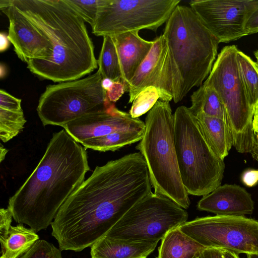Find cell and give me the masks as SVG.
<instances>
[{"label":"cell","mask_w":258,"mask_h":258,"mask_svg":"<svg viewBox=\"0 0 258 258\" xmlns=\"http://www.w3.org/2000/svg\"><path fill=\"white\" fill-rule=\"evenodd\" d=\"M151 187L146 162L139 152L96 166L51 224L59 249L80 251L91 246L151 192Z\"/></svg>","instance_id":"obj_1"},{"label":"cell","mask_w":258,"mask_h":258,"mask_svg":"<svg viewBox=\"0 0 258 258\" xmlns=\"http://www.w3.org/2000/svg\"><path fill=\"white\" fill-rule=\"evenodd\" d=\"M90 170L86 149L64 129L54 133L35 169L9 199L13 219L36 232L46 229Z\"/></svg>","instance_id":"obj_2"},{"label":"cell","mask_w":258,"mask_h":258,"mask_svg":"<svg viewBox=\"0 0 258 258\" xmlns=\"http://www.w3.org/2000/svg\"><path fill=\"white\" fill-rule=\"evenodd\" d=\"M52 46L47 60L27 62L31 73L54 82L80 79L98 68L94 46L83 19L64 0H11Z\"/></svg>","instance_id":"obj_3"},{"label":"cell","mask_w":258,"mask_h":258,"mask_svg":"<svg viewBox=\"0 0 258 258\" xmlns=\"http://www.w3.org/2000/svg\"><path fill=\"white\" fill-rule=\"evenodd\" d=\"M166 38L181 80V100L210 73L220 43L190 7L178 5L166 22Z\"/></svg>","instance_id":"obj_4"},{"label":"cell","mask_w":258,"mask_h":258,"mask_svg":"<svg viewBox=\"0 0 258 258\" xmlns=\"http://www.w3.org/2000/svg\"><path fill=\"white\" fill-rule=\"evenodd\" d=\"M136 149L144 157L154 193L187 209L190 202L180 177L174 144V115L169 102L159 100L145 118Z\"/></svg>","instance_id":"obj_5"},{"label":"cell","mask_w":258,"mask_h":258,"mask_svg":"<svg viewBox=\"0 0 258 258\" xmlns=\"http://www.w3.org/2000/svg\"><path fill=\"white\" fill-rule=\"evenodd\" d=\"M174 144L182 184L190 195L205 196L221 183L225 164L201 132L188 107L173 114Z\"/></svg>","instance_id":"obj_6"},{"label":"cell","mask_w":258,"mask_h":258,"mask_svg":"<svg viewBox=\"0 0 258 258\" xmlns=\"http://www.w3.org/2000/svg\"><path fill=\"white\" fill-rule=\"evenodd\" d=\"M235 45L224 47L218 55L204 84L212 87L223 102L232 145L240 153H250L254 135L253 110L240 74Z\"/></svg>","instance_id":"obj_7"},{"label":"cell","mask_w":258,"mask_h":258,"mask_svg":"<svg viewBox=\"0 0 258 258\" xmlns=\"http://www.w3.org/2000/svg\"><path fill=\"white\" fill-rule=\"evenodd\" d=\"M99 70L81 79L46 87L39 99L37 111L44 126L64 125L105 110L112 102L102 86Z\"/></svg>","instance_id":"obj_8"},{"label":"cell","mask_w":258,"mask_h":258,"mask_svg":"<svg viewBox=\"0 0 258 258\" xmlns=\"http://www.w3.org/2000/svg\"><path fill=\"white\" fill-rule=\"evenodd\" d=\"M187 219L185 209L152 191L132 207L105 235L131 241H159Z\"/></svg>","instance_id":"obj_9"},{"label":"cell","mask_w":258,"mask_h":258,"mask_svg":"<svg viewBox=\"0 0 258 258\" xmlns=\"http://www.w3.org/2000/svg\"><path fill=\"white\" fill-rule=\"evenodd\" d=\"M180 0H105L99 10L92 33L115 35L147 29L156 32L166 23Z\"/></svg>","instance_id":"obj_10"},{"label":"cell","mask_w":258,"mask_h":258,"mask_svg":"<svg viewBox=\"0 0 258 258\" xmlns=\"http://www.w3.org/2000/svg\"><path fill=\"white\" fill-rule=\"evenodd\" d=\"M179 228L206 248L227 250L237 254L258 253V221L244 216L197 218Z\"/></svg>","instance_id":"obj_11"},{"label":"cell","mask_w":258,"mask_h":258,"mask_svg":"<svg viewBox=\"0 0 258 258\" xmlns=\"http://www.w3.org/2000/svg\"><path fill=\"white\" fill-rule=\"evenodd\" d=\"M154 86L160 99L175 103L180 101L181 80L167 41L162 34L154 40L149 54L131 80L127 91L128 103L133 102L144 88Z\"/></svg>","instance_id":"obj_12"},{"label":"cell","mask_w":258,"mask_h":258,"mask_svg":"<svg viewBox=\"0 0 258 258\" xmlns=\"http://www.w3.org/2000/svg\"><path fill=\"white\" fill-rule=\"evenodd\" d=\"M189 5L220 43H228L247 35L245 24L258 0H194Z\"/></svg>","instance_id":"obj_13"},{"label":"cell","mask_w":258,"mask_h":258,"mask_svg":"<svg viewBox=\"0 0 258 258\" xmlns=\"http://www.w3.org/2000/svg\"><path fill=\"white\" fill-rule=\"evenodd\" d=\"M0 9L9 19L8 37L21 60L27 63L32 59L47 60L51 57L50 42L11 0H1Z\"/></svg>","instance_id":"obj_14"},{"label":"cell","mask_w":258,"mask_h":258,"mask_svg":"<svg viewBox=\"0 0 258 258\" xmlns=\"http://www.w3.org/2000/svg\"><path fill=\"white\" fill-rule=\"evenodd\" d=\"M63 129L77 142L83 143L119 131H145V123L111 103L105 110L68 123Z\"/></svg>","instance_id":"obj_15"},{"label":"cell","mask_w":258,"mask_h":258,"mask_svg":"<svg viewBox=\"0 0 258 258\" xmlns=\"http://www.w3.org/2000/svg\"><path fill=\"white\" fill-rule=\"evenodd\" d=\"M198 209L219 216H244L254 210L251 195L235 184L220 185L198 202Z\"/></svg>","instance_id":"obj_16"},{"label":"cell","mask_w":258,"mask_h":258,"mask_svg":"<svg viewBox=\"0 0 258 258\" xmlns=\"http://www.w3.org/2000/svg\"><path fill=\"white\" fill-rule=\"evenodd\" d=\"M114 41L121 73V82L127 91L129 83L151 49L154 40H146L139 31L111 36Z\"/></svg>","instance_id":"obj_17"},{"label":"cell","mask_w":258,"mask_h":258,"mask_svg":"<svg viewBox=\"0 0 258 258\" xmlns=\"http://www.w3.org/2000/svg\"><path fill=\"white\" fill-rule=\"evenodd\" d=\"M159 241H131L104 235L91 246L92 258H147Z\"/></svg>","instance_id":"obj_18"},{"label":"cell","mask_w":258,"mask_h":258,"mask_svg":"<svg viewBox=\"0 0 258 258\" xmlns=\"http://www.w3.org/2000/svg\"><path fill=\"white\" fill-rule=\"evenodd\" d=\"M195 116L203 136L214 152L224 160L233 146L231 133L226 121L202 112Z\"/></svg>","instance_id":"obj_19"},{"label":"cell","mask_w":258,"mask_h":258,"mask_svg":"<svg viewBox=\"0 0 258 258\" xmlns=\"http://www.w3.org/2000/svg\"><path fill=\"white\" fill-rule=\"evenodd\" d=\"M206 248L177 227L162 239L157 258H196Z\"/></svg>","instance_id":"obj_20"},{"label":"cell","mask_w":258,"mask_h":258,"mask_svg":"<svg viewBox=\"0 0 258 258\" xmlns=\"http://www.w3.org/2000/svg\"><path fill=\"white\" fill-rule=\"evenodd\" d=\"M190 98L191 105L188 108L194 116L202 112L208 116L222 119L227 122L224 105L212 87L203 84L193 92Z\"/></svg>","instance_id":"obj_21"},{"label":"cell","mask_w":258,"mask_h":258,"mask_svg":"<svg viewBox=\"0 0 258 258\" xmlns=\"http://www.w3.org/2000/svg\"><path fill=\"white\" fill-rule=\"evenodd\" d=\"M39 238L35 231L25 227L23 224L12 226L7 238L1 242V258H19L27 252Z\"/></svg>","instance_id":"obj_22"},{"label":"cell","mask_w":258,"mask_h":258,"mask_svg":"<svg viewBox=\"0 0 258 258\" xmlns=\"http://www.w3.org/2000/svg\"><path fill=\"white\" fill-rule=\"evenodd\" d=\"M144 131H126L113 133L106 136L85 142L82 144L86 149L99 152L115 151L128 145L140 141Z\"/></svg>","instance_id":"obj_23"},{"label":"cell","mask_w":258,"mask_h":258,"mask_svg":"<svg viewBox=\"0 0 258 258\" xmlns=\"http://www.w3.org/2000/svg\"><path fill=\"white\" fill-rule=\"evenodd\" d=\"M98 60V70L103 79L121 82V73L116 47L112 37L103 36L102 46Z\"/></svg>","instance_id":"obj_24"},{"label":"cell","mask_w":258,"mask_h":258,"mask_svg":"<svg viewBox=\"0 0 258 258\" xmlns=\"http://www.w3.org/2000/svg\"><path fill=\"white\" fill-rule=\"evenodd\" d=\"M237 58L248 100L253 110L258 102V66L256 62L239 50Z\"/></svg>","instance_id":"obj_25"},{"label":"cell","mask_w":258,"mask_h":258,"mask_svg":"<svg viewBox=\"0 0 258 258\" xmlns=\"http://www.w3.org/2000/svg\"><path fill=\"white\" fill-rule=\"evenodd\" d=\"M26 122L23 111H13L0 108V139L6 143L17 136Z\"/></svg>","instance_id":"obj_26"},{"label":"cell","mask_w":258,"mask_h":258,"mask_svg":"<svg viewBox=\"0 0 258 258\" xmlns=\"http://www.w3.org/2000/svg\"><path fill=\"white\" fill-rule=\"evenodd\" d=\"M160 99L158 90L154 86H148L142 90L132 102L129 113L133 118H139L148 112Z\"/></svg>","instance_id":"obj_27"},{"label":"cell","mask_w":258,"mask_h":258,"mask_svg":"<svg viewBox=\"0 0 258 258\" xmlns=\"http://www.w3.org/2000/svg\"><path fill=\"white\" fill-rule=\"evenodd\" d=\"M91 27L94 25L99 10L105 0H64Z\"/></svg>","instance_id":"obj_28"},{"label":"cell","mask_w":258,"mask_h":258,"mask_svg":"<svg viewBox=\"0 0 258 258\" xmlns=\"http://www.w3.org/2000/svg\"><path fill=\"white\" fill-rule=\"evenodd\" d=\"M19 258H62L61 249L45 240H38Z\"/></svg>","instance_id":"obj_29"},{"label":"cell","mask_w":258,"mask_h":258,"mask_svg":"<svg viewBox=\"0 0 258 258\" xmlns=\"http://www.w3.org/2000/svg\"><path fill=\"white\" fill-rule=\"evenodd\" d=\"M0 108L13 111H23L21 99L11 95L5 90H0Z\"/></svg>","instance_id":"obj_30"},{"label":"cell","mask_w":258,"mask_h":258,"mask_svg":"<svg viewBox=\"0 0 258 258\" xmlns=\"http://www.w3.org/2000/svg\"><path fill=\"white\" fill-rule=\"evenodd\" d=\"M13 218L10 210L1 208L0 210V241H3L7 237L11 227V223Z\"/></svg>","instance_id":"obj_31"},{"label":"cell","mask_w":258,"mask_h":258,"mask_svg":"<svg viewBox=\"0 0 258 258\" xmlns=\"http://www.w3.org/2000/svg\"><path fill=\"white\" fill-rule=\"evenodd\" d=\"M126 91L124 85L121 81L113 82L112 86L107 91L109 100L112 103L116 102Z\"/></svg>","instance_id":"obj_32"},{"label":"cell","mask_w":258,"mask_h":258,"mask_svg":"<svg viewBox=\"0 0 258 258\" xmlns=\"http://www.w3.org/2000/svg\"><path fill=\"white\" fill-rule=\"evenodd\" d=\"M244 30L247 35L258 32V5L248 17L245 24Z\"/></svg>","instance_id":"obj_33"},{"label":"cell","mask_w":258,"mask_h":258,"mask_svg":"<svg viewBox=\"0 0 258 258\" xmlns=\"http://www.w3.org/2000/svg\"><path fill=\"white\" fill-rule=\"evenodd\" d=\"M242 182L247 186L252 187L258 182V170L248 169L241 175Z\"/></svg>","instance_id":"obj_34"},{"label":"cell","mask_w":258,"mask_h":258,"mask_svg":"<svg viewBox=\"0 0 258 258\" xmlns=\"http://www.w3.org/2000/svg\"><path fill=\"white\" fill-rule=\"evenodd\" d=\"M202 258H224L223 249L206 248L201 253Z\"/></svg>","instance_id":"obj_35"},{"label":"cell","mask_w":258,"mask_h":258,"mask_svg":"<svg viewBox=\"0 0 258 258\" xmlns=\"http://www.w3.org/2000/svg\"><path fill=\"white\" fill-rule=\"evenodd\" d=\"M10 40L8 35L4 32L0 34V51L3 52L6 51L10 46Z\"/></svg>","instance_id":"obj_36"},{"label":"cell","mask_w":258,"mask_h":258,"mask_svg":"<svg viewBox=\"0 0 258 258\" xmlns=\"http://www.w3.org/2000/svg\"><path fill=\"white\" fill-rule=\"evenodd\" d=\"M250 153L253 158L258 162V133L254 135L253 145Z\"/></svg>","instance_id":"obj_37"},{"label":"cell","mask_w":258,"mask_h":258,"mask_svg":"<svg viewBox=\"0 0 258 258\" xmlns=\"http://www.w3.org/2000/svg\"><path fill=\"white\" fill-rule=\"evenodd\" d=\"M113 81L108 78H104L102 81V86L103 88L107 91L113 84Z\"/></svg>","instance_id":"obj_38"},{"label":"cell","mask_w":258,"mask_h":258,"mask_svg":"<svg viewBox=\"0 0 258 258\" xmlns=\"http://www.w3.org/2000/svg\"><path fill=\"white\" fill-rule=\"evenodd\" d=\"M223 251L224 258H239L238 254L234 252L223 249Z\"/></svg>","instance_id":"obj_39"},{"label":"cell","mask_w":258,"mask_h":258,"mask_svg":"<svg viewBox=\"0 0 258 258\" xmlns=\"http://www.w3.org/2000/svg\"><path fill=\"white\" fill-rule=\"evenodd\" d=\"M8 151L1 144L0 147V162H2L5 158V156L8 153Z\"/></svg>","instance_id":"obj_40"},{"label":"cell","mask_w":258,"mask_h":258,"mask_svg":"<svg viewBox=\"0 0 258 258\" xmlns=\"http://www.w3.org/2000/svg\"><path fill=\"white\" fill-rule=\"evenodd\" d=\"M252 128L254 133H258V117L253 116L252 120Z\"/></svg>","instance_id":"obj_41"},{"label":"cell","mask_w":258,"mask_h":258,"mask_svg":"<svg viewBox=\"0 0 258 258\" xmlns=\"http://www.w3.org/2000/svg\"><path fill=\"white\" fill-rule=\"evenodd\" d=\"M0 70H1V71H0L1 78H3V77H4L6 76V75L7 74V68H6L5 65L1 63Z\"/></svg>","instance_id":"obj_42"},{"label":"cell","mask_w":258,"mask_h":258,"mask_svg":"<svg viewBox=\"0 0 258 258\" xmlns=\"http://www.w3.org/2000/svg\"><path fill=\"white\" fill-rule=\"evenodd\" d=\"M253 116L258 117V102H257L253 110Z\"/></svg>","instance_id":"obj_43"},{"label":"cell","mask_w":258,"mask_h":258,"mask_svg":"<svg viewBox=\"0 0 258 258\" xmlns=\"http://www.w3.org/2000/svg\"><path fill=\"white\" fill-rule=\"evenodd\" d=\"M247 258H258V253H250L247 254Z\"/></svg>","instance_id":"obj_44"},{"label":"cell","mask_w":258,"mask_h":258,"mask_svg":"<svg viewBox=\"0 0 258 258\" xmlns=\"http://www.w3.org/2000/svg\"><path fill=\"white\" fill-rule=\"evenodd\" d=\"M254 56L256 59V64L258 66V50L255 51L254 52Z\"/></svg>","instance_id":"obj_45"},{"label":"cell","mask_w":258,"mask_h":258,"mask_svg":"<svg viewBox=\"0 0 258 258\" xmlns=\"http://www.w3.org/2000/svg\"><path fill=\"white\" fill-rule=\"evenodd\" d=\"M201 254H200L199 256H198L197 257H196V258H202V255H201Z\"/></svg>","instance_id":"obj_46"}]
</instances>
